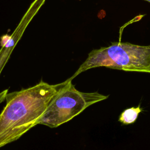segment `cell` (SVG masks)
<instances>
[{
	"label": "cell",
	"mask_w": 150,
	"mask_h": 150,
	"mask_svg": "<svg viewBox=\"0 0 150 150\" xmlns=\"http://www.w3.org/2000/svg\"><path fill=\"white\" fill-rule=\"evenodd\" d=\"M41 81L28 88L7 93L6 104L0 114V148L16 141L38 125L53 98L65 85Z\"/></svg>",
	"instance_id": "obj_1"
},
{
	"label": "cell",
	"mask_w": 150,
	"mask_h": 150,
	"mask_svg": "<svg viewBox=\"0 0 150 150\" xmlns=\"http://www.w3.org/2000/svg\"><path fill=\"white\" fill-rule=\"evenodd\" d=\"M98 67L150 73V45L116 42L107 47L94 49L69 79L72 80L80 73Z\"/></svg>",
	"instance_id": "obj_2"
},
{
	"label": "cell",
	"mask_w": 150,
	"mask_h": 150,
	"mask_svg": "<svg viewBox=\"0 0 150 150\" xmlns=\"http://www.w3.org/2000/svg\"><path fill=\"white\" fill-rule=\"evenodd\" d=\"M108 97V96L98 92L80 91L68 79L65 85L48 105L38 124L56 128L69 121L89 106Z\"/></svg>",
	"instance_id": "obj_3"
},
{
	"label": "cell",
	"mask_w": 150,
	"mask_h": 150,
	"mask_svg": "<svg viewBox=\"0 0 150 150\" xmlns=\"http://www.w3.org/2000/svg\"><path fill=\"white\" fill-rule=\"evenodd\" d=\"M142 108L139 105L135 107H132L124 110L120 114L118 121L124 125H129L134 123L139 113L142 111Z\"/></svg>",
	"instance_id": "obj_4"
},
{
	"label": "cell",
	"mask_w": 150,
	"mask_h": 150,
	"mask_svg": "<svg viewBox=\"0 0 150 150\" xmlns=\"http://www.w3.org/2000/svg\"><path fill=\"white\" fill-rule=\"evenodd\" d=\"M13 47H2L0 50V74L7 62Z\"/></svg>",
	"instance_id": "obj_5"
},
{
	"label": "cell",
	"mask_w": 150,
	"mask_h": 150,
	"mask_svg": "<svg viewBox=\"0 0 150 150\" xmlns=\"http://www.w3.org/2000/svg\"><path fill=\"white\" fill-rule=\"evenodd\" d=\"M14 45L15 40L12 38V36L6 35L1 38V45L2 47H5L7 48L13 47Z\"/></svg>",
	"instance_id": "obj_6"
},
{
	"label": "cell",
	"mask_w": 150,
	"mask_h": 150,
	"mask_svg": "<svg viewBox=\"0 0 150 150\" xmlns=\"http://www.w3.org/2000/svg\"><path fill=\"white\" fill-rule=\"evenodd\" d=\"M145 1H148V2H150V0H145Z\"/></svg>",
	"instance_id": "obj_7"
}]
</instances>
